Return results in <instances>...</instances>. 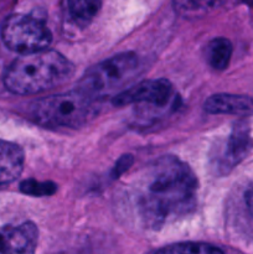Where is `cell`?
Listing matches in <instances>:
<instances>
[{"label": "cell", "mask_w": 253, "mask_h": 254, "mask_svg": "<svg viewBox=\"0 0 253 254\" xmlns=\"http://www.w3.org/2000/svg\"><path fill=\"white\" fill-rule=\"evenodd\" d=\"M197 180L175 156L149 164L128 185L126 197L145 227L158 230L190 215L196 206Z\"/></svg>", "instance_id": "obj_1"}, {"label": "cell", "mask_w": 253, "mask_h": 254, "mask_svg": "<svg viewBox=\"0 0 253 254\" xmlns=\"http://www.w3.org/2000/svg\"><path fill=\"white\" fill-rule=\"evenodd\" d=\"M73 71V64L63 55L46 49L17 57L7 68L4 83L11 93L39 94L63 84Z\"/></svg>", "instance_id": "obj_2"}, {"label": "cell", "mask_w": 253, "mask_h": 254, "mask_svg": "<svg viewBox=\"0 0 253 254\" xmlns=\"http://www.w3.org/2000/svg\"><path fill=\"white\" fill-rule=\"evenodd\" d=\"M99 98L78 88L35 102L32 117L49 128H77L98 113Z\"/></svg>", "instance_id": "obj_3"}, {"label": "cell", "mask_w": 253, "mask_h": 254, "mask_svg": "<svg viewBox=\"0 0 253 254\" xmlns=\"http://www.w3.org/2000/svg\"><path fill=\"white\" fill-rule=\"evenodd\" d=\"M139 60L131 52H124L111 57L89 68L78 83V88L101 98L103 94L117 89L135 74Z\"/></svg>", "instance_id": "obj_4"}, {"label": "cell", "mask_w": 253, "mask_h": 254, "mask_svg": "<svg viewBox=\"0 0 253 254\" xmlns=\"http://www.w3.org/2000/svg\"><path fill=\"white\" fill-rule=\"evenodd\" d=\"M1 37L6 47L20 55L46 50L52 41L51 31L42 20L22 14L11 15L5 20Z\"/></svg>", "instance_id": "obj_5"}, {"label": "cell", "mask_w": 253, "mask_h": 254, "mask_svg": "<svg viewBox=\"0 0 253 254\" xmlns=\"http://www.w3.org/2000/svg\"><path fill=\"white\" fill-rule=\"evenodd\" d=\"M174 96L173 86L166 79H148L128 89H124L113 98L114 106L128 104H149L163 108L170 103Z\"/></svg>", "instance_id": "obj_6"}, {"label": "cell", "mask_w": 253, "mask_h": 254, "mask_svg": "<svg viewBox=\"0 0 253 254\" xmlns=\"http://www.w3.org/2000/svg\"><path fill=\"white\" fill-rule=\"evenodd\" d=\"M251 148H252V139L248 127L243 123L237 124L227 140L225 141L222 150L216 156V168L220 170V173H228L246 158Z\"/></svg>", "instance_id": "obj_7"}, {"label": "cell", "mask_w": 253, "mask_h": 254, "mask_svg": "<svg viewBox=\"0 0 253 254\" xmlns=\"http://www.w3.org/2000/svg\"><path fill=\"white\" fill-rule=\"evenodd\" d=\"M39 230L32 222L6 226L0 230V254H34Z\"/></svg>", "instance_id": "obj_8"}, {"label": "cell", "mask_w": 253, "mask_h": 254, "mask_svg": "<svg viewBox=\"0 0 253 254\" xmlns=\"http://www.w3.org/2000/svg\"><path fill=\"white\" fill-rule=\"evenodd\" d=\"M203 109L211 114L246 117L253 114V99L241 94L218 93L206 99L203 103Z\"/></svg>", "instance_id": "obj_9"}, {"label": "cell", "mask_w": 253, "mask_h": 254, "mask_svg": "<svg viewBox=\"0 0 253 254\" xmlns=\"http://www.w3.org/2000/svg\"><path fill=\"white\" fill-rule=\"evenodd\" d=\"M24 168V153L16 144L0 140V186L16 180Z\"/></svg>", "instance_id": "obj_10"}, {"label": "cell", "mask_w": 253, "mask_h": 254, "mask_svg": "<svg viewBox=\"0 0 253 254\" xmlns=\"http://www.w3.org/2000/svg\"><path fill=\"white\" fill-rule=\"evenodd\" d=\"M179 15L188 19H198L220 7L226 0H173Z\"/></svg>", "instance_id": "obj_11"}, {"label": "cell", "mask_w": 253, "mask_h": 254, "mask_svg": "<svg viewBox=\"0 0 253 254\" xmlns=\"http://www.w3.org/2000/svg\"><path fill=\"white\" fill-rule=\"evenodd\" d=\"M232 56V44L225 37H216L211 40L206 49L207 62L212 68L225 69L228 66Z\"/></svg>", "instance_id": "obj_12"}, {"label": "cell", "mask_w": 253, "mask_h": 254, "mask_svg": "<svg viewBox=\"0 0 253 254\" xmlns=\"http://www.w3.org/2000/svg\"><path fill=\"white\" fill-rule=\"evenodd\" d=\"M72 20L79 26H87L98 14L102 0H67Z\"/></svg>", "instance_id": "obj_13"}, {"label": "cell", "mask_w": 253, "mask_h": 254, "mask_svg": "<svg viewBox=\"0 0 253 254\" xmlns=\"http://www.w3.org/2000/svg\"><path fill=\"white\" fill-rule=\"evenodd\" d=\"M156 254H225L220 248L207 243H178L163 248Z\"/></svg>", "instance_id": "obj_14"}, {"label": "cell", "mask_w": 253, "mask_h": 254, "mask_svg": "<svg viewBox=\"0 0 253 254\" xmlns=\"http://www.w3.org/2000/svg\"><path fill=\"white\" fill-rule=\"evenodd\" d=\"M56 185L54 183H40L36 180H25L20 184V190L26 195L49 196L56 192Z\"/></svg>", "instance_id": "obj_15"}, {"label": "cell", "mask_w": 253, "mask_h": 254, "mask_svg": "<svg viewBox=\"0 0 253 254\" xmlns=\"http://www.w3.org/2000/svg\"><path fill=\"white\" fill-rule=\"evenodd\" d=\"M246 202H247L248 210H250V212L253 216V185L246 192Z\"/></svg>", "instance_id": "obj_16"}]
</instances>
